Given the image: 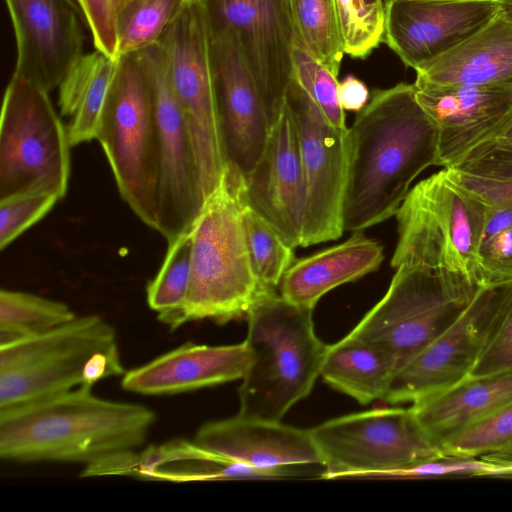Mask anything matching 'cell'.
<instances>
[{
	"label": "cell",
	"instance_id": "cell-9",
	"mask_svg": "<svg viewBox=\"0 0 512 512\" xmlns=\"http://www.w3.org/2000/svg\"><path fill=\"white\" fill-rule=\"evenodd\" d=\"M68 128L49 92L12 75L0 119V202L25 195L62 199L70 176Z\"/></svg>",
	"mask_w": 512,
	"mask_h": 512
},
{
	"label": "cell",
	"instance_id": "cell-28",
	"mask_svg": "<svg viewBox=\"0 0 512 512\" xmlns=\"http://www.w3.org/2000/svg\"><path fill=\"white\" fill-rule=\"evenodd\" d=\"M396 371L381 346L348 335L327 345L320 376L334 389L365 405L383 400Z\"/></svg>",
	"mask_w": 512,
	"mask_h": 512
},
{
	"label": "cell",
	"instance_id": "cell-42",
	"mask_svg": "<svg viewBox=\"0 0 512 512\" xmlns=\"http://www.w3.org/2000/svg\"><path fill=\"white\" fill-rule=\"evenodd\" d=\"M451 177L480 199L487 208L512 206V181H501L447 168Z\"/></svg>",
	"mask_w": 512,
	"mask_h": 512
},
{
	"label": "cell",
	"instance_id": "cell-3",
	"mask_svg": "<svg viewBox=\"0 0 512 512\" xmlns=\"http://www.w3.org/2000/svg\"><path fill=\"white\" fill-rule=\"evenodd\" d=\"M245 207V179L226 163L190 226V284L182 307L164 323L171 329L203 319L224 324L246 316L260 296L274 292L263 289L253 272L243 225Z\"/></svg>",
	"mask_w": 512,
	"mask_h": 512
},
{
	"label": "cell",
	"instance_id": "cell-41",
	"mask_svg": "<svg viewBox=\"0 0 512 512\" xmlns=\"http://www.w3.org/2000/svg\"><path fill=\"white\" fill-rule=\"evenodd\" d=\"M453 169L484 178L512 181V151L478 147Z\"/></svg>",
	"mask_w": 512,
	"mask_h": 512
},
{
	"label": "cell",
	"instance_id": "cell-19",
	"mask_svg": "<svg viewBox=\"0 0 512 512\" xmlns=\"http://www.w3.org/2000/svg\"><path fill=\"white\" fill-rule=\"evenodd\" d=\"M305 200L298 133L284 100L261 158L245 179V201L296 248L301 245Z\"/></svg>",
	"mask_w": 512,
	"mask_h": 512
},
{
	"label": "cell",
	"instance_id": "cell-20",
	"mask_svg": "<svg viewBox=\"0 0 512 512\" xmlns=\"http://www.w3.org/2000/svg\"><path fill=\"white\" fill-rule=\"evenodd\" d=\"M211 34L224 155L246 179L261 158L272 122L234 36Z\"/></svg>",
	"mask_w": 512,
	"mask_h": 512
},
{
	"label": "cell",
	"instance_id": "cell-13",
	"mask_svg": "<svg viewBox=\"0 0 512 512\" xmlns=\"http://www.w3.org/2000/svg\"><path fill=\"white\" fill-rule=\"evenodd\" d=\"M512 291V283L481 286L462 315L399 367L383 401L414 403L466 379Z\"/></svg>",
	"mask_w": 512,
	"mask_h": 512
},
{
	"label": "cell",
	"instance_id": "cell-4",
	"mask_svg": "<svg viewBox=\"0 0 512 512\" xmlns=\"http://www.w3.org/2000/svg\"><path fill=\"white\" fill-rule=\"evenodd\" d=\"M312 312L279 291L260 296L251 306L245 341L252 360L238 390V414L282 421L310 394L327 349L315 333Z\"/></svg>",
	"mask_w": 512,
	"mask_h": 512
},
{
	"label": "cell",
	"instance_id": "cell-33",
	"mask_svg": "<svg viewBox=\"0 0 512 512\" xmlns=\"http://www.w3.org/2000/svg\"><path fill=\"white\" fill-rule=\"evenodd\" d=\"M187 0H132L117 20L118 55L158 43Z\"/></svg>",
	"mask_w": 512,
	"mask_h": 512
},
{
	"label": "cell",
	"instance_id": "cell-38",
	"mask_svg": "<svg viewBox=\"0 0 512 512\" xmlns=\"http://www.w3.org/2000/svg\"><path fill=\"white\" fill-rule=\"evenodd\" d=\"M512 371V291L469 376Z\"/></svg>",
	"mask_w": 512,
	"mask_h": 512
},
{
	"label": "cell",
	"instance_id": "cell-1",
	"mask_svg": "<svg viewBox=\"0 0 512 512\" xmlns=\"http://www.w3.org/2000/svg\"><path fill=\"white\" fill-rule=\"evenodd\" d=\"M344 231H364L395 216L413 181L436 165L438 129L413 84L375 90L348 127Z\"/></svg>",
	"mask_w": 512,
	"mask_h": 512
},
{
	"label": "cell",
	"instance_id": "cell-31",
	"mask_svg": "<svg viewBox=\"0 0 512 512\" xmlns=\"http://www.w3.org/2000/svg\"><path fill=\"white\" fill-rule=\"evenodd\" d=\"M190 228L168 242L163 263L148 283L146 299L148 306L157 312V318L165 323L185 302L191 277Z\"/></svg>",
	"mask_w": 512,
	"mask_h": 512
},
{
	"label": "cell",
	"instance_id": "cell-7",
	"mask_svg": "<svg viewBox=\"0 0 512 512\" xmlns=\"http://www.w3.org/2000/svg\"><path fill=\"white\" fill-rule=\"evenodd\" d=\"M486 213L487 206L456 182L447 168L421 180L395 214L398 238L391 266L408 263L444 269L479 285L477 254Z\"/></svg>",
	"mask_w": 512,
	"mask_h": 512
},
{
	"label": "cell",
	"instance_id": "cell-34",
	"mask_svg": "<svg viewBox=\"0 0 512 512\" xmlns=\"http://www.w3.org/2000/svg\"><path fill=\"white\" fill-rule=\"evenodd\" d=\"M446 458H479L512 449V402L440 443Z\"/></svg>",
	"mask_w": 512,
	"mask_h": 512
},
{
	"label": "cell",
	"instance_id": "cell-10",
	"mask_svg": "<svg viewBox=\"0 0 512 512\" xmlns=\"http://www.w3.org/2000/svg\"><path fill=\"white\" fill-rule=\"evenodd\" d=\"M183 113L204 199L226 166L209 21L200 0H187L158 42Z\"/></svg>",
	"mask_w": 512,
	"mask_h": 512
},
{
	"label": "cell",
	"instance_id": "cell-12",
	"mask_svg": "<svg viewBox=\"0 0 512 512\" xmlns=\"http://www.w3.org/2000/svg\"><path fill=\"white\" fill-rule=\"evenodd\" d=\"M284 100L297 129L305 179L306 200L300 246L336 240L344 232L348 129L332 126L293 77Z\"/></svg>",
	"mask_w": 512,
	"mask_h": 512
},
{
	"label": "cell",
	"instance_id": "cell-17",
	"mask_svg": "<svg viewBox=\"0 0 512 512\" xmlns=\"http://www.w3.org/2000/svg\"><path fill=\"white\" fill-rule=\"evenodd\" d=\"M416 99L438 129L436 166L456 167L512 122V87L413 83Z\"/></svg>",
	"mask_w": 512,
	"mask_h": 512
},
{
	"label": "cell",
	"instance_id": "cell-16",
	"mask_svg": "<svg viewBox=\"0 0 512 512\" xmlns=\"http://www.w3.org/2000/svg\"><path fill=\"white\" fill-rule=\"evenodd\" d=\"M499 11L498 0H388L383 41L417 70L480 31Z\"/></svg>",
	"mask_w": 512,
	"mask_h": 512
},
{
	"label": "cell",
	"instance_id": "cell-21",
	"mask_svg": "<svg viewBox=\"0 0 512 512\" xmlns=\"http://www.w3.org/2000/svg\"><path fill=\"white\" fill-rule=\"evenodd\" d=\"M126 475L172 482L270 479L297 475L293 468L263 469L225 458L194 440L172 439L111 456L85 468L84 476Z\"/></svg>",
	"mask_w": 512,
	"mask_h": 512
},
{
	"label": "cell",
	"instance_id": "cell-47",
	"mask_svg": "<svg viewBox=\"0 0 512 512\" xmlns=\"http://www.w3.org/2000/svg\"><path fill=\"white\" fill-rule=\"evenodd\" d=\"M501 12L512 25V0H498Z\"/></svg>",
	"mask_w": 512,
	"mask_h": 512
},
{
	"label": "cell",
	"instance_id": "cell-22",
	"mask_svg": "<svg viewBox=\"0 0 512 512\" xmlns=\"http://www.w3.org/2000/svg\"><path fill=\"white\" fill-rule=\"evenodd\" d=\"M193 440L225 458L263 469L323 467L310 430L236 414L204 423Z\"/></svg>",
	"mask_w": 512,
	"mask_h": 512
},
{
	"label": "cell",
	"instance_id": "cell-6",
	"mask_svg": "<svg viewBox=\"0 0 512 512\" xmlns=\"http://www.w3.org/2000/svg\"><path fill=\"white\" fill-rule=\"evenodd\" d=\"M96 139L133 213L157 230L160 141L153 90L138 55L120 56Z\"/></svg>",
	"mask_w": 512,
	"mask_h": 512
},
{
	"label": "cell",
	"instance_id": "cell-30",
	"mask_svg": "<svg viewBox=\"0 0 512 512\" xmlns=\"http://www.w3.org/2000/svg\"><path fill=\"white\" fill-rule=\"evenodd\" d=\"M296 37L338 76L344 53L335 0H289Z\"/></svg>",
	"mask_w": 512,
	"mask_h": 512
},
{
	"label": "cell",
	"instance_id": "cell-35",
	"mask_svg": "<svg viewBox=\"0 0 512 512\" xmlns=\"http://www.w3.org/2000/svg\"><path fill=\"white\" fill-rule=\"evenodd\" d=\"M292 58V77L316 103L332 126L341 130L348 129L344 110L338 100L337 76L313 57L297 37Z\"/></svg>",
	"mask_w": 512,
	"mask_h": 512
},
{
	"label": "cell",
	"instance_id": "cell-46",
	"mask_svg": "<svg viewBox=\"0 0 512 512\" xmlns=\"http://www.w3.org/2000/svg\"><path fill=\"white\" fill-rule=\"evenodd\" d=\"M478 147H495L512 151V122L496 138Z\"/></svg>",
	"mask_w": 512,
	"mask_h": 512
},
{
	"label": "cell",
	"instance_id": "cell-26",
	"mask_svg": "<svg viewBox=\"0 0 512 512\" xmlns=\"http://www.w3.org/2000/svg\"><path fill=\"white\" fill-rule=\"evenodd\" d=\"M512 402V371L468 376L412 403L419 422L439 445L446 438Z\"/></svg>",
	"mask_w": 512,
	"mask_h": 512
},
{
	"label": "cell",
	"instance_id": "cell-48",
	"mask_svg": "<svg viewBox=\"0 0 512 512\" xmlns=\"http://www.w3.org/2000/svg\"><path fill=\"white\" fill-rule=\"evenodd\" d=\"M364 2L368 7L372 9L385 11L388 0H364Z\"/></svg>",
	"mask_w": 512,
	"mask_h": 512
},
{
	"label": "cell",
	"instance_id": "cell-44",
	"mask_svg": "<svg viewBox=\"0 0 512 512\" xmlns=\"http://www.w3.org/2000/svg\"><path fill=\"white\" fill-rule=\"evenodd\" d=\"M510 226H512V206L487 208L482 239H485Z\"/></svg>",
	"mask_w": 512,
	"mask_h": 512
},
{
	"label": "cell",
	"instance_id": "cell-37",
	"mask_svg": "<svg viewBox=\"0 0 512 512\" xmlns=\"http://www.w3.org/2000/svg\"><path fill=\"white\" fill-rule=\"evenodd\" d=\"M58 200L53 194H33L0 202V248L5 249L41 220Z\"/></svg>",
	"mask_w": 512,
	"mask_h": 512
},
{
	"label": "cell",
	"instance_id": "cell-45",
	"mask_svg": "<svg viewBox=\"0 0 512 512\" xmlns=\"http://www.w3.org/2000/svg\"><path fill=\"white\" fill-rule=\"evenodd\" d=\"M494 468V475L512 476V449L479 457Z\"/></svg>",
	"mask_w": 512,
	"mask_h": 512
},
{
	"label": "cell",
	"instance_id": "cell-14",
	"mask_svg": "<svg viewBox=\"0 0 512 512\" xmlns=\"http://www.w3.org/2000/svg\"><path fill=\"white\" fill-rule=\"evenodd\" d=\"M212 31L231 33L271 122L292 80L296 38L289 0H200Z\"/></svg>",
	"mask_w": 512,
	"mask_h": 512
},
{
	"label": "cell",
	"instance_id": "cell-11",
	"mask_svg": "<svg viewBox=\"0 0 512 512\" xmlns=\"http://www.w3.org/2000/svg\"><path fill=\"white\" fill-rule=\"evenodd\" d=\"M309 430L323 461V479L376 478L446 458L411 406L351 413Z\"/></svg>",
	"mask_w": 512,
	"mask_h": 512
},
{
	"label": "cell",
	"instance_id": "cell-8",
	"mask_svg": "<svg viewBox=\"0 0 512 512\" xmlns=\"http://www.w3.org/2000/svg\"><path fill=\"white\" fill-rule=\"evenodd\" d=\"M395 269L385 295L347 335L384 348L397 370L449 328L481 286L462 273L420 264Z\"/></svg>",
	"mask_w": 512,
	"mask_h": 512
},
{
	"label": "cell",
	"instance_id": "cell-25",
	"mask_svg": "<svg viewBox=\"0 0 512 512\" xmlns=\"http://www.w3.org/2000/svg\"><path fill=\"white\" fill-rule=\"evenodd\" d=\"M415 71L417 82L512 87V25L500 10L480 31Z\"/></svg>",
	"mask_w": 512,
	"mask_h": 512
},
{
	"label": "cell",
	"instance_id": "cell-15",
	"mask_svg": "<svg viewBox=\"0 0 512 512\" xmlns=\"http://www.w3.org/2000/svg\"><path fill=\"white\" fill-rule=\"evenodd\" d=\"M153 90L160 141L157 230L167 242L189 229L204 197L183 113L167 73L163 50L155 43L136 53Z\"/></svg>",
	"mask_w": 512,
	"mask_h": 512
},
{
	"label": "cell",
	"instance_id": "cell-27",
	"mask_svg": "<svg viewBox=\"0 0 512 512\" xmlns=\"http://www.w3.org/2000/svg\"><path fill=\"white\" fill-rule=\"evenodd\" d=\"M120 57L95 49L83 54L60 86L58 105L67 126L72 147L96 139L101 115L117 75Z\"/></svg>",
	"mask_w": 512,
	"mask_h": 512
},
{
	"label": "cell",
	"instance_id": "cell-5",
	"mask_svg": "<svg viewBox=\"0 0 512 512\" xmlns=\"http://www.w3.org/2000/svg\"><path fill=\"white\" fill-rule=\"evenodd\" d=\"M125 372L115 329L98 315L76 316L0 346V409L93 387Z\"/></svg>",
	"mask_w": 512,
	"mask_h": 512
},
{
	"label": "cell",
	"instance_id": "cell-39",
	"mask_svg": "<svg viewBox=\"0 0 512 512\" xmlns=\"http://www.w3.org/2000/svg\"><path fill=\"white\" fill-rule=\"evenodd\" d=\"M476 276L480 286L512 283V226L482 239Z\"/></svg>",
	"mask_w": 512,
	"mask_h": 512
},
{
	"label": "cell",
	"instance_id": "cell-2",
	"mask_svg": "<svg viewBox=\"0 0 512 512\" xmlns=\"http://www.w3.org/2000/svg\"><path fill=\"white\" fill-rule=\"evenodd\" d=\"M93 387L0 409V457L89 466L145 444L155 412L96 396Z\"/></svg>",
	"mask_w": 512,
	"mask_h": 512
},
{
	"label": "cell",
	"instance_id": "cell-40",
	"mask_svg": "<svg viewBox=\"0 0 512 512\" xmlns=\"http://www.w3.org/2000/svg\"><path fill=\"white\" fill-rule=\"evenodd\" d=\"M132 0H78L95 49L118 58L117 20Z\"/></svg>",
	"mask_w": 512,
	"mask_h": 512
},
{
	"label": "cell",
	"instance_id": "cell-23",
	"mask_svg": "<svg viewBox=\"0 0 512 512\" xmlns=\"http://www.w3.org/2000/svg\"><path fill=\"white\" fill-rule=\"evenodd\" d=\"M251 360L245 340L229 345L186 342L126 371L121 386L147 396L186 393L242 379Z\"/></svg>",
	"mask_w": 512,
	"mask_h": 512
},
{
	"label": "cell",
	"instance_id": "cell-24",
	"mask_svg": "<svg viewBox=\"0 0 512 512\" xmlns=\"http://www.w3.org/2000/svg\"><path fill=\"white\" fill-rule=\"evenodd\" d=\"M383 258L380 243L355 231L341 244L295 260L280 282L279 293L295 305L314 309L332 289L377 270Z\"/></svg>",
	"mask_w": 512,
	"mask_h": 512
},
{
	"label": "cell",
	"instance_id": "cell-36",
	"mask_svg": "<svg viewBox=\"0 0 512 512\" xmlns=\"http://www.w3.org/2000/svg\"><path fill=\"white\" fill-rule=\"evenodd\" d=\"M344 53L365 58L383 41L385 11L364 0H335Z\"/></svg>",
	"mask_w": 512,
	"mask_h": 512
},
{
	"label": "cell",
	"instance_id": "cell-43",
	"mask_svg": "<svg viewBox=\"0 0 512 512\" xmlns=\"http://www.w3.org/2000/svg\"><path fill=\"white\" fill-rule=\"evenodd\" d=\"M338 100L343 110L359 112L369 102L368 88L361 80L348 76L339 82Z\"/></svg>",
	"mask_w": 512,
	"mask_h": 512
},
{
	"label": "cell",
	"instance_id": "cell-29",
	"mask_svg": "<svg viewBox=\"0 0 512 512\" xmlns=\"http://www.w3.org/2000/svg\"><path fill=\"white\" fill-rule=\"evenodd\" d=\"M75 317L63 302L27 292L1 289L0 346L45 333Z\"/></svg>",
	"mask_w": 512,
	"mask_h": 512
},
{
	"label": "cell",
	"instance_id": "cell-18",
	"mask_svg": "<svg viewBox=\"0 0 512 512\" xmlns=\"http://www.w3.org/2000/svg\"><path fill=\"white\" fill-rule=\"evenodd\" d=\"M17 48L13 75L48 92L82 57L84 33L74 0H5Z\"/></svg>",
	"mask_w": 512,
	"mask_h": 512
},
{
	"label": "cell",
	"instance_id": "cell-32",
	"mask_svg": "<svg viewBox=\"0 0 512 512\" xmlns=\"http://www.w3.org/2000/svg\"><path fill=\"white\" fill-rule=\"evenodd\" d=\"M243 225L253 272L263 289L277 291L285 272L294 263V247L247 205Z\"/></svg>",
	"mask_w": 512,
	"mask_h": 512
}]
</instances>
